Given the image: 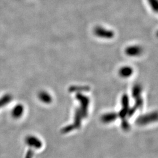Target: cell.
I'll list each match as a JSON object with an SVG mask.
<instances>
[{"label":"cell","mask_w":158,"mask_h":158,"mask_svg":"<svg viewBox=\"0 0 158 158\" xmlns=\"http://www.w3.org/2000/svg\"><path fill=\"white\" fill-rule=\"evenodd\" d=\"M94 34L98 38L106 40L112 39L115 36L114 31L100 26L96 27L94 29Z\"/></svg>","instance_id":"6da1fadb"},{"label":"cell","mask_w":158,"mask_h":158,"mask_svg":"<svg viewBox=\"0 0 158 158\" xmlns=\"http://www.w3.org/2000/svg\"><path fill=\"white\" fill-rule=\"evenodd\" d=\"M133 72V70L131 67L125 66L121 68L119 70V74L124 77H128L130 76Z\"/></svg>","instance_id":"3957f363"},{"label":"cell","mask_w":158,"mask_h":158,"mask_svg":"<svg viewBox=\"0 0 158 158\" xmlns=\"http://www.w3.org/2000/svg\"><path fill=\"white\" fill-rule=\"evenodd\" d=\"M148 2L151 8L152 9L153 11L157 12L158 11V0H148Z\"/></svg>","instance_id":"8992f818"},{"label":"cell","mask_w":158,"mask_h":158,"mask_svg":"<svg viewBox=\"0 0 158 158\" xmlns=\"http://www.w3.org/2000/svg\"><path fill=\"white\" fill-rule=\"evenodd\" d=\"M40 100L42 101V102H45L46 103H49L51 102V97L50 95L45 93V92H42L40 94Z\"/></svg>","instance_id":"5b68a950"},{"label":"cell","mask_w":158,"mask_h":158,"mask_svg":"<svg viewBox=\"0 0 158 158\" xmlns=\"http://www.w3.org/2000/svg\"><path fill=\"white\" fill-rule=\"evenodd\" d=\"M125 53L130 56H137L140 55L142 52V49L139 46L132 45L128 46L125 49Z\"/></svg>","instance_id":"7a4b0ae2"},{"label":"cell","mask_w":158,"mask_h":158,"mask_svg":"<svg viewBox=\"0 0 158 158\" xmlns=\"http://www.w3.org/2000/svg\"><path fill=\"white\" fill-rule=\"evenodd\" d=\"M116 115L114 113H111V114H105L102 117V120L104 123H111L116 118Z\"/></svg>","instance_id":"277c9868"}]
</instances>
